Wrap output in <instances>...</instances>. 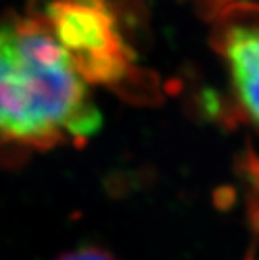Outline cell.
<instances>
[{"label": "cell", "instance_id": "6da1fadb", "mask_svg": "<svg viewBox=\"0 0 259 260\" xmlns=\"http://www.w3.org/2000/svg\"><path fill=\"white\" fill-rule=\"evenodd\" d=\"M103 126L88 84L47 20L0 19V143L49 149Z\"/></svg>", "mask_w": 259, "mask_h": 260}, {"label": "cell", "instance_id": "7a4b0ae2", "mask_svg": "<svg viewBox=\"0 0 259 260\" xmlns=\"http://www.w3.org/2000/svg\"><path fill=\"white\" fill-rule=\"evenodd\" d=\"M47 24L86 84L114 86L131 69L135 52L118 29L108 0H54Z\"/></svg>", "mask_w": 259, "mask_h": 260}, {"label": "cell", "instance_id": "3957f363", "mask_svg": "<svg viewBox=\"0 0 259 260\" xmlns=\"http://www.w3.org/2000/svg\"><path fill=\"white\" fill-rule=\"evenodd\" d=\"M214 36L242 113L259 128V5L242 2L222 9Z\"/></svg>", "mask_w": 259, "mask_h": 260}, {"label": "cell", "instance_id": "277c9868", "mask_svg": "<svg viewBox=\"0 0 259 260\" xmlns=\"http://www.w3.org/2000/svg\"><path fill=\"white\" fill-rule=\"evenodd\" d=\"M56 260H118L111 252L103 250L100 247H82L78 250L66 252Z\"/></svg>", "mask_w": 259, "mask_h": 260}]
</instances>
